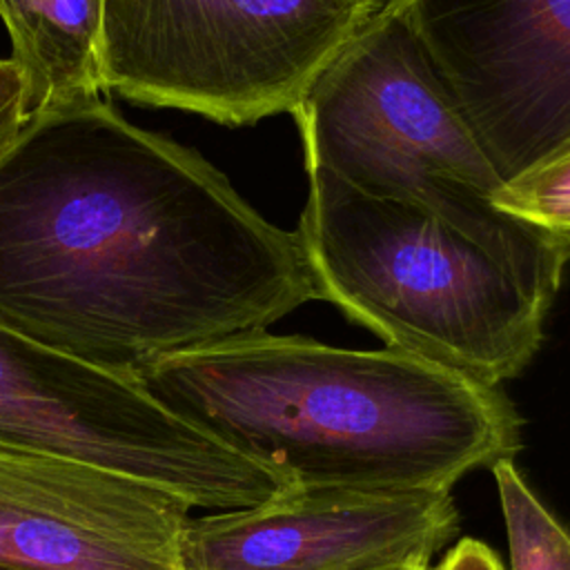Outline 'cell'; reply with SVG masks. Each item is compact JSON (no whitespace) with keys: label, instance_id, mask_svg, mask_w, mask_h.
Segmentation results:
<instances>
[{"label":"cell","instance_id":"13","mask_svg":"<svg viewBox=\"0 0 570 570\" xmlns=\"http://www.w3.org/2000/svg\"><path fill=\"white\" fill-rule=\"evenodd\" d=\"M24 76L11 58H0V149L27 120Z\"/></svg>","mask_w":570,"mask_h":570},{"label":"cell","instance_id":"1","mask_svg":"<svg viewBox=\"0 0 570 570\" xmlns=\"http://www.w3.org/2000/svg\"><path fill=\"white\" fill-rule=\"evenodd\" d=\"M321 301L303 243L198 151L87 98L0 149V323L136 374Z\"/></svg>","mask_w":570,"mask_h":570},{"label":"cell","instance_id":"5","mask_svg":"<svg viewBox=\"0 0 570 570\" xmlns=\"http://www.w3.org/2000/svg\"><path fill=\"white\" fill-rule=\"evenodd\" d=\"M387 0H105L102 91L245 127L294 114Z\"/></svg>","mask_w":570,"mask_h":570},{"label":"cell","instance_id":"12","mask_svg":"<svg viewBox=\"0 0 570 570\" xmlns=\"http://www.w3.org/2000/svg\"><path fill=\"white\" fill-rule=\"evenodd\" d=\"M494 205L510 216L570 236V145L505 180Z\"/></svg>","mask_w":570,"mask_h":570},{"label":"cell","instance_id":"15","mask_svg":"<svg viewBox=\"0 0 570 570\" xmlns=\"http://www.w3.org/2000/svg\"><path fill=\"white\" fill-rule=\"evenodd\" d=\"M374 570H428V563H396V566H385Z\"/></svg>","mask_w":570,"mask_h":570},{"label":"cell","instance_id":"8","mask_svg":"<svg viewBox=\"0 0 570 570\" xmlns=\"http://www.w3.org/2000/svg\"><path fill=\"white\" fill-rule=\"evenodd\" d=\"M459 530L450 492L292 488L189 517L185 570H374L430 563Z\"/></svg>","mask_w":570,"mask_h":570},{"label":"cell","instance_id":"10","mask_svg":"<svg viewBox=\"0 0 570 570\" xmlns=\"http://www.w3.org/2000/svg\"><path fill=\"white\" fill-rule=\"evenodd\" d=\"M105 0H0L29 116L98 98Z\"/></svg>","mask_w":570,"mask_h":570},{"label":"cell","instance_id":"14","mask_svg":"<svg viewBox=\"0 0 570 570\" xmlns=\"http://www.w3.org/2000/svg\"><path fill=\"white\" fill-rule=\"evenodd\" d=\"M434 570H505V566L485 543L461 539Z\"/></svg>","mask_w":570,"mask_h":570},{"label":"cell","instance_id":"6","mask_svg":"<svg viewBox=\"0 0 570 570\" xmlns=\"http://www.w3.org/2000/svg\"><path fill=\"white\" fill-rule=\"evenodd\" d=\"M0 448L67 456L149 483L189 510L249 508L292 490L100 367L0 323Z\"/></svg>","mask_w":570,"mask_h":570},{"label":"cell","instance_id":"2","mask_svg":"<svg viewBox=\"0 0 570 570\" xmlns=\"http://www.w3.org/2000/svg\"><path fill=\"white\" fill-rule=\"evenodd\" d=\"M180 419L289 488L439 490L514 461L510 399L401 350L243 334L136 372Z\"/></svg>","mask_w":570,"mask_h":570},{"label":"cell","instance_id":"4","mask_svg":"<svg viewBox=\"0 0 570 570\" xmlns=\"http://www.w3.org/2000/svg\"><path fill=\"white\" fill-rule=\"evenodd\" d=\"M305 171L296 234L321 301L385 347L483 385L528 367L552 303L443 220Z\"/></svg>","mask_w":570,"mask_h":570},{"label":"cell","instance_id":"16","mask_svg":"<svg viewBox=\"0 0 570 570\" xmlns=\"http://www.w3.org/2000/svg\"><path fill=\"white\" fill-rule=\"evenodd\" d=\"M0 570H11V568H4V566H0Z\"/></svg>","mask_w":570,"mask_h":570},{"label":"cell","instance_id":"7","mask_svg":"<svg viewBox=\"0 0 570 570\" xmlns=\"http://www.w3.org/2000/svg\"><path fill=\"white\" fill-rule=\"evenodd\" d=\"M512 180L570 145V0H387Z\"/></svg>","mask_w":570,"mask_h":570},{"label":"cell","instance_id":"3","mask_svg":"<svg viewBox=\"0 0 570 570\" xmlns=\"http://www.w3.org/2000/svg\"><path fill=\"white\" fill-rule=\"evenodd\" d=\"M292 116L305 169L443 220L548 303L554 301L570 261V236L494 205L505 180L387 2Z\"/></svg>","mask_w":570,"mask_h":570},{"label":"cell","instance_id":"11","mask_svg":"<svg viewBox=\"0 0 570 570\" xmlns=\"http://www.w3.org/2000/svg\"><path fill=\"white\" fill-rule=\"evenodd\" d=\"M510 570H570V530L541 503L512 461L492 468Z\"/></svg>","mask_w":570,"mask_h":570},{"label":"cell","instance_id":"9","mask_svg":"<svg viewBox=\"0 0 570 570\" xmlns=\"http://www.w3.org/2000/svg\"><path fill=\"white\" fill-rule=\"evenodd\" d=\"M191 510L114 470L0 448V566L11 570H185Z\"/></svg>","mask_w":570,"mask_h":570}]
</instances>
